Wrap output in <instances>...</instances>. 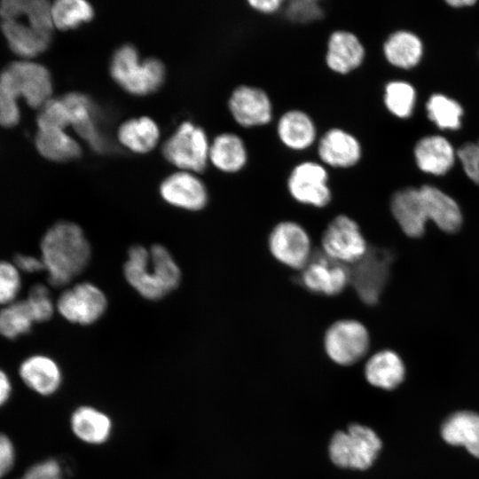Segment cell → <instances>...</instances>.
I'll return each instance as SVG.
<instances>
[{
    "instance_id": "obj_8",
    "label": "cell",
    "mask_w": 479,
    "mask_h": 479,
    "mask_svg": "<svg viewBox=\"0 0 479 479\" xmlns=\"http://www.w3.org/2000/svg\"><path fill=\"white\" fill-rule=\"evenodd\" d=\"M209 146L204 130L185 122L165 142L162 152L165 158L175 166L200 172L207 166Z\"/></svg>"
},
{
    "instance_id": "obj_16",
    "label": "cell",
    "mask_w": 479,
    "mask_h": 479,
    "mask_svg": "<svg viewBox=\"0 0 479 479\" xmlns=\"http://www.w3.org/2000/svg\"><path fill=\"white\" fill-rule=\"evenodd\" d=\"M390 210L402 232L410 238L421 237L428 220L420 189L406 187L394 193Z\"/></svg>"
},
{
    "instance_id": "obj_19",
    "label": "cell",
    "mask_w": 479,
    "mask_h": 479,
    "mask_svg": "<svg viewBox=\"0 0 479 479\" xmlns=\"http://www.w3.org/2000/svg\"><path fill=\"white\" fill-rule=\"evenodd\" d=\"M70 115L71 125L97 152H104L107 142L100 132L96 119V109L91 100L83 94L72 92L61 98Z\"/></svg>"
},
{
    "instance_id": "obj_38",
    "label": "cell",
    "mask_w": 479,
    "mask_h": 479,
    "mask_svg": "<svg viewBox=\"0 0 479 479\" xmlns=\"http://www.w3.org/2000/svg\"><path fill=\"white\" fill-rule=\"evenodd\" d=\"M24 300L35 323L49 320L56 309L49 289L43 284L34 285Z\"/></svg>"
},
{
    "instance_id": "obj_15",
    "label": "cell",
    "mask_w": 479,
    "mask_h": 479,
    "mask_svg": "<svg viewBox=\"0 0 479 479\" xmlns=\"http://www.w3.org/2000/svg\"><path fill=\"white\" fill-rule=\"evenodd\" d=\"M160 194L168 204L188 211L201 210L208 203V190L196 176L181 171L166 177Z\"/></svg>"
},
{
    "instance_id": "obj_29",
    "label": "cell",
    "mask_w": 479,
    "mask_h": 479,
    "mask_svg": "<svg viewBox=\"0 0 479 479\" xmlns=\"http://www.w3.org/2000/svg\"><path fill=\"white\" fill-rule=\"evenodd\" d=\"M209 159L213 165L221 171L238 172L247 163V148L238 135L224 133L216 137L210 145Z\"/></svg>"
},
{
    "instance_id": "obj_25",
    "label": "cell",
    "mask_w": 479,
    "mask_h": 479,
    "mask_svg": "<svg viewBox=\"0 0 479 479\" xmlns=\"http://www.w3.org/2000/svg\"><path fill=\"white\" fill-rule=\"evenodd\" d=\"M279 138L287 148L302 151L313 145L317 129L310 116L302 110H289L282 114L277 124Z\"/></svg>"
},
{
    "instance_id": "obj_36",
    "label": "cell",
    "mask_w": 479,
    "mask_h": 479,
    "mask_svg": "<svg viewBox=\"0 0 479 479\" xmlns=\"http://www.w3.org/2000/svg\"><path fill=\"white\" fill-rule=\"evenodd\" d=\"M415 90L409 83L394 81L385 87L384 103L388 110L399 118L408 117L413 109Z\"/></svg>"
},
{
    "instance_id": "obj_31",
    "label": "cell",
    "mask_w": 479,
    "mask_h": 479,
    "mask_svg": "<svg viewBox=\"0 0 479 479\" xmlns=\"http://www.w3.org/2000/svg\"><path fill=\"white\" fill-rule=\"evenodd\" d=\"M387 60L400 68H411L418 64L422 55L420 40L407 31L390 35L383 45Z\"/></svg>"
},
{
    "instance_id": "obj_34",
    "label": "cell",
    "mask_w": 479,
    "mask_h": 479,
    "mask_svg": "<svg viewBox=\"0 0 479 479\" xmlns=\"http://www.w3.org/2000/svg\"><path fill=\"white\" fill-rule=\"evenodd\" d=\"M34 323L25 300L14 301L0 310V334L5 338L29 333Z\"/></svg>"
},
{
    "instance_id": "obj_18",
    "label": "cell",
    "mask_w": 479,
    "mask_h": 479,
    "mask_svg": "<svg viewBox=\"0 0 479 479\" xmlns=\"http://www.w3.org/2000/svg\"><path fill=\"white\" fill-rule=\"evenodd\" d=\"M22 382L35 393L48 397L55 394L62 383V372L51 357L36 354L27 357L19 367Z\"/></svg>"
},
{
    "instance_id": "obj_6",
    "label": "cell",
    "mask_w": 479,
    "mask_h": 479,
    "mask_svg": "<svg viewBox=\"0 0 479 479\" xmlns=\"http://www.w3.org/2000/svg\"><path fill=\"white\" fill-rule=\"evenodd\" d=\"M369 346V332L357 319L337 320L325 333L326 353L331 360L341 365H350L359 361L367 353Z\"/></svg>"
},
{
    "instance_id": "obj_37",
    "label": "cell",
    "mask_w": 479,
    "mask_h": 479,
    "mask_svg": "<svg viewBox=\"0 0 479 479\" xmlns=\"http://www.w3.org/2000/svg\"><path fill=\"white\" fill-rule=\"evenodd\" d=\"M38 130H64L71 124L69 112L62 98H51L41 108L37 115Z\"/></svg>"
},
{
    "instance_id": "obj_44",
    "label": "cell",
    "mask_w": 479,
    "mask_h": 479,
    "mask_svg": "<svg viewBox=\"0 0 479 479\" xmlns=\"http://www.w3.org/2000/svg\"><path fill=\"white\" fill-rule=\"evenodd\" d=\"M15 448L11 438L0 432V479L6 475L15 463Z\"/></svg>"
},
{
    "instance_id": "obj_11",
    "label": "cell",
    "mask_w": 479,
    "mask_h": 479,
    "mask_svg": "<svg viewBox=\"0 0 479 479\" xmlns=\"http://www.w3.org/2000/svg\"><path fill=\"white\" fill-rule=\"evenodd\" d=\"M268 247L280 263L302 270L311 258V240L308 232L294 221H282L271 231Z\"/></svg>"
},
{
    "instance_id": "obj_24",
    "label": "cell",
    "mask_w": 479,
    "mask_h": 479,
    "mask_svg": "<svg viewBox=\"0 0 479 479\" xmlns=\"http://www.w3.org/2000/svg\"><path fill=\"white\" fill-rule=\"evenodd\" d=\"M1 29L11 48L22 58H33L43 52L51 35L40 32L20 20H1Z\"/></svg>"
},
{
    "instance_id": "obj_12",
    "label": "cell",
    "mask_w": 479,
    "mask_h": 479,
    "mask_svg": "<svg viewBox=\"0 0 479 479\" xmlns=\"http://www.w3.org/2000/svg\"><path fill=\"white\" fill-rule=\"evenodd\" d=\"M328 173L323 164L303 161L297 164L287 178V190L297 202L324 208L332 199Z\"/></svg>"
},
{
    "instance_id": "obj_48",
    "label": "cell",
    "mask_w": 479,
    "mask_h": 479,
    "mask_svg": "<svg viewBox=\"0 0 479 479\" xmlns=\"http://www.w3.org/2000/svg\"><path fill=\"white\" fill-rule=\"evenodd\" d=\"M447 3L453 7L469 6L475 3V0H450Z\"/></svg>"
},
{
    "instance_id": "obj_30",
    "label": "cell",
    "mask_w": 479,
    "mask_h": 479,
    "mask_svg": "<svg viewBox=\"0 0 479 479\" xmlns=\"http://www.w3.org/2000/svg\"><path fill=\"white\" fill-rule=\"evenodd\" d=\"M160 131L157 124L148 117L131 119L123 122L118 130V139L125 147L144 153L157 144Z\"/></svg>"
},
{
    "instance_id": "obj_46",
    "label": "cell",
    "mask_w": 479,
    "mask_h": 479,
    "mask_svg": "<svg viewBox=\"0 0 479 479\" xmlns=\"http://www.w3.org/2000/svg\"><path fill=\"white\" fill-rule=\"evenodd\" d=\"M249 5L255 10L256 12L270 14L274 13L283 4L281 0H250L248 1Z\"/></svg>"
},
{
    "instance_id": "obj_41",
    "label": "cell",
    "mask_w": 479,
    "mask_h": 479,
    "mask_svg": "<svg viewBox=\"0 0 479 479\" xmlns=\"http://www.w3.org/2000/svg\"><path fill=\"white\" fill-rule=\"evenodd\" d=\"M20 112L18 98L0 84V126L10 128L20 121Z\"/></svg>"
},
{
    "instance_id": "obj_35",
    "label": "cell",
    "mask_w": 479,
    "mask_h": 479,
    "mask_svg": "<svg viewBox=\"0 0 479 479\" xmlns=\"http://www.w3.org/2000/svg\"><path fill=\"white\" fill-rule=\"evenodd\" d=\"M428 117L441 129H458L462 108L456 101L444 96H432L428 104Z\"/></svg>"
},
{
    "instance_id": "obj_45",
    "label": "cell",
    "mask_w": 479,
    "mask_h": 479,
    "mask_svg": "<svg viewBox=\"0 0 479 479\" xmlns=\"http://www.w3.org/2000/svg\"><path fill=\"white\" fill-rule=\"evenodd\" d=\"M13 263L20 271L26 273H35L44 271L41 258L30 255H16L13 259Z\"/></svg>"
},
{
    "instance_id": "obj_28",
    "label": "cell",
    "mask_w": 479,
    "mask_h": 479,
    "mask_svg": "<svg viewBox=\"0 0 479 479\" xmlns=\"http://www.w3.org/2000/svg\"><path fill=\"white\" fill-rule=\"evenodd\" d=\"M414 154L419 168L433 175L446 173L454 162L452 146L440 136L420 139L415 146Z\"/></svg>"
},
{
    "instance_id": "obj_4",
    "label": "cell",
    "mask_w": 479,
    "mask_h": 479,
    "mask_svg": "<svg viewBox=\"0 0 479 479\" xmlns=\"http://www.w3.org/2000/svg\"><path fill=\"white\" fill-rule=\"evenodd\" d=\"M381 449V441L368 427L352 424L337 431L329 445L331 460L338 467L365 470L372 466Z\"/></svg>"
},
{
    "instance_id": "obj_10",
    "label": "cell",
    "mask_w": 479,
    "mask_h": 479,
    "mask_svg": "<svg viewBox=\"0 0 479 479\" xmlns=\"http://www.w3.org/2000/svg\"><path fill=\"white\" fill-rule=\"evenodd\" d=\"M392 261L393 255L387 249L369 247L366 255L352 264L350 283L364 303L373 305L378 302L387 284Z\"/></svg>"
},
{
    "instance_id": "obj_20",
    "label": "cell",
    "mask_w": 479,
    "mask_h": 479,
    "mask_svg": "<svg viewBox=\"0 0 479 479\" xmlns=\"http://www.w3.org/2000/svg\"><path fill=\"white\" fill-rule=\"evenodd\" d=\"M365 55L363 43L352 32L336 30L330 35L326 63L332 71L340 75L349 74L363 63Z\"/></svg>"
},
{
    "instance_id": "obj_32",
    "label": "cell",
    "mask_w": 479,
    "mask_h": 479,
    "mask_svg": "<svg viewBox=\"0 0 479 479\" xmlns=\"http://www.w3.org/2000/svg\"><path fill=\"white\" fill-rule=\"evenodd\" d=\"M35 146L41 155L53 161H68L81 156V147L61 130H38Z\"/></svg>"
},
{
    "instance_id": "obj_39",
    "label": "cell",
    "mask_w": 479,
    "mask_h": 479,
    "mask_svg": "<svg viewBox=\"0 0 479 479\" xmlns=\"http://www.w3.org/2000/svg\"><path fill=\"white\" fill-rule=\"evenodd\" d=\"M20 287V273L14 263L0 261V305L16 301Z\"/></svg>"
},
{
    "instance_id": "obj_42",
    "label": "cell",
    "mask_w": 479,
    "mask_h": 479,
    "mask_svg": "<svg viewBox=\"0 0 479 479\" xmlns=\"http://www.w3.org/2000/svg\"><path fill=\"white\" fill-rule=\"evenodd\" d=\"M61 473L60 462L51 458L35 463L16 479H57Z\"/></svg>"
},
{
    "instance_id": "obj_49",
    "label": "cell",
    "mask_w": 479,
    "mask_h": 479,
    "mask_svg": "<svg viewBox=\"0 0 479 479\" xmlns=\"http://www.w3.org/2000/svg\"><path fill=\"white\" fill-rule=\"evenodd\" d=\"M57 479H63V478L59 477V478H57Z\"/></svg>"
},
{
    "instance_id": "obj_7",
    "label": "cell",
    "mask_w": 479,
    "mask_h": 479,
    "mask_svg": "<svg viewBox=\"0 0 479 479\" xmlns=\"http://www.w3.org/2000/svg\"><path fill=\"white\" fill-rule=\"evenodd\" d=\"M321 246L322 253L345 265L357 263L369 249L358 224L346 215H339L329 223Z\"/></svg>"
},
{
    "instance_id": "obj_33",
    "label": "cell",
    "mask_w": 479,
    "mask_h": 479,
    "mask_svg": "<svg viewBox=\"0 0 479 479\" xmlns=\"http://www.w3.org/2000/svg\"><path fill=\"white\" fill-rule=\"evenodd\" d=\"M93 16V8L86 1L59 0L51 4L53 26L61 30L76 28Z\"/></svg>"
},
{
    "instance_id": "obj_17",
    "label": "cell",
    "mask_w": 479,
    "mask_h": 479,
    "mask_svg": "<svg viewBox=\"0 0 479 479\" xmlns=\"http://www.w3.org/2000/svg\"><path fill=\"white\" fill-rule=\"evenodd\" d=\"M318 153L322 163L333 168L347 169L359 161L362 148L351 133L333 128L318 140Z\"/></svg>"
},
{
    "instance_id": "obj_3",
    "label": "cell",
    "mask_w": 479,
    "mask_h": 479,
    "mask_svg": "<svg viewBox=\"0 0 479 479\" xmlns=\"http://www.w3.org/2000/svg\"><path fill=\"white\" fill-rule=\"evenodd\" d=\"M110 73L126 91L138 96L157 90L165 78V68L160 60L153 58L140 60L131 45H123L115 51Z\"/></svg>"
},
{
    "instance_id": "obj_1",
    "label": "cell",
    "mask_w": 479,
    "mask_h": 479,
    "mask_svg": "<svg viewBox=\"0 0 479 479\" xmlns=\"http://www.w3.org/2000/svg\"><path fill=\"white\" fill-rule=\"evenodd\" d=\"M40 251L48 281L55 287L69 284L81 274L91 255L84 232L69 221H59L46 231L40 242Z\"/></svg>"
},
{
    "instance_id": "obj_14",
    "label": "cell",
    "mask_w": 479,
    "mask_h": 479,
    "mask_svg": "<svg viewBox=\"0 0 479 479\" xmlns=\"http://www.w3.org/2000/svg\"><path fill=\"white\" fill-rule=\"evenodd\" d=\"M229 108L236 122L243 127L263 126L272 118V105L268 94L254 86L236 88L229 99Z\"/></svg>"
},
{
    "instance_id": "obj_47",
    "label": "cell",
    "mask_w": 479,
    "mask_h": 479,
    "mask_svg": "<svg viewBox=\"0 0 479 479\" xmlns=\"http://www.w3.org/2000/svg\"><path fill=\"white\" fill-rule=\"evenodd\" d=\"M12 391V381L8 374L0 369V407L7 403Z\"/></svg>"
},
{
    "instance_id": "obj_26",
    "label": "cell",
    "mask_w": 479,
    "mask_h": 479,
    "mask_svg": "<svg viewBox=\"0 0 479 479\" xmlns=\"http://www.w3.org/2000/svg\"><path fill=\"white\" fill-rule=\"evenodd\" d=\"M365 375L371 385L383 389H393L404 381L405 366L397 352L382 349L367 360Z\"/></svg>"
},
{
    "instance_id": "obj_22",
    "label": "cell",
    "mask_w": 479,
    "mask_h": 479,
    "mask_svg": "<svg viewBox=\"0 0 479 479\" xmlns=\"http://www.w3.org/2000/svg\"><path fill=\"white\" fill-rule=\"evenodd\" d=\"M419 189L428 220L444 232H457L463 224L462 212L458 203L436 187L423 185Z\"/></svg>"
},
{
    "instance_id": "obj_23",
    "label": "cell",
    "mask_w": 479,
    "mask_h": 479,
    "mask_svg": "<svg viewBox=\"0 0 479 479\" xmlns=\"http://www.w3.org/2000/svg\"><path fill=\"white\" fill-rule=\"evenodd\" d=\"M441 436L447 444L463 446L479 458V413L459 411L451 414L442 424Z\"/></svg>"
},
{
    "instance_id": "obj_27",
    "label": "cell",
    "mask_w": 479,
    "mask_h": 479,
    "mask_svg": "<svg viewBox=\"0 0 479 479\" xmlns=\"http://www.w3.org/2000/svg\"><path fill=\"white\" fill-rule=\"evenodd\" d=\"M1 20L26 18L36 30L51 35L54 27L51 5L45 0H4L0 3Z\"/></svg>"
},
{
    "instance_id": "obj_13",
    "label": "cell",
    "mask_w": 479,
    "mask_h": 479,
    "mask_svg": "<svg viewBox=\"0 0 479 479\" xmlns=\"http://www.w3.org/2000/svg\"><path fill=\"white\" fill-rule=\"evenodd\" d=\"M301 284L309 291L326 296L342 293L350 283L349 268L324 253L312 255L302 270Z\"/></svg>"
},
{
    "instance_id": "obj_21",
    "label": "cell",
    "mask_w": 479,
    "mask_h": 479,
    "mask_svg": "<svg viewBox=\"0 0 479 479\" xmlns=\"http://www.w3.org/2000/svg\"><path fill=\"white\" fill-rule=\"evenodd\" d=\"M70 428L81 442L100 445L107 442L113 432L111 417L91 405H80L70 416Z\"/></svg>"
},
{
    "instance_id": "obj_40",
    "label": "cell",
    "mask_w": 479,
    "mask_h": 479,
    "mask_svg": "<svg viewBox=\"0 0 479 479\" xmlns=\"http://www.w3.org/2000/svg\"><path fill=\"white\" fill-rule=\"evenodd\" d=\"M286 13L292 21L308 23L320 19L323 12L315 0H294L288 3Z\"/></svg>"
},
{
    "instance_id": "obj_2",
    "label": "cell",
    "mask_w": 479,
    "mask_h": 479,
    "mask_svg": "<svg viewBox=\"0 0 479 479\" xmlns=\"http://www.w3.org/2000/svg\"><path fill=\"white\" fill-rule=\"evenodd\" d=\"M128 284L143 298L157 301L174 291L181 281V270L169 249L155 244L149 248L134 245L123 266Z\"/></svg>"
},
{
    "instance_id": "obj_9",
    "label": "cell",
    "mask_w": 479,
    "mask_h": 479,
    "mask_svg": "<svg viewBox=\"0 0 479 479\" xmlns=\"http://www.w3.org/2000/svg\"><path fill=\"white\" fill-rule=\"evenodd\" d=\"M107 299L95 284L84 281L64 290L56 302V310L70 323L88 326L106 312Z\"/></svg>"
},
{
    "instance_id": "obj_43",
    "label": "cell",
    "mask_w": 479,
    "mask_h": 479,
    "mask_svg": "<svg viewBox=\"0 0 479 479\" xmlns=\"http://www.w3.org/2000/svg\"><path fill=\"white\" fill-rule=\"evenodd\" d=\"M458 156L467 176L479 185V141L464 144L459 149Z\"/></svg>"
},
{
    "instance_id": "obj_5",
    "label": "cell",
    "mask_w": 479,
    "mask_h": 479,
    "mask_svg": "<svg viewBox=\"0 0 479 479\" xmlns=\"http://www.w3.org/2000/svg\"><path fill=\"white\" fill-rule=\"evenodd\" d=\"M0 84L18 98H23L34 108H41L51 98L52 82L43 65L31 61H16L0 73Z\"/></svg>"
}]
</instances>
